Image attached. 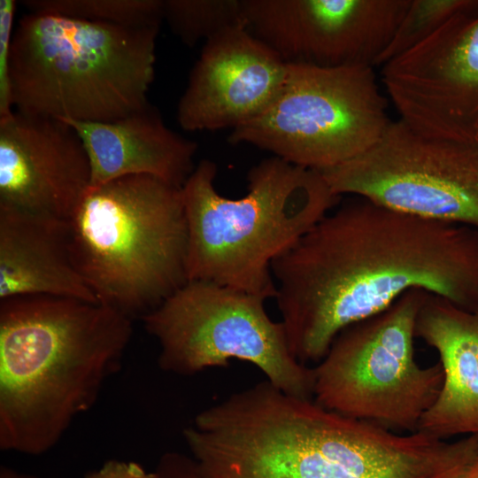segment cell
<instances>
[{
    "mask_svg": "<svg viewBox=\"0 0 478 478\" xmlns=\"http://www.w3.org/2000/svg\"><path fill=\"white\" fill-rule=\"evenodd\" d=\"M381 81L414 130L478 148V0L382 65Z\"/></svg>",
    "mask_w": 478,
    "mask_h": 478,
    "instance_id": "11",
    "label": "cell"
},
{
    "mask_svg": "<svg viewBox=\"0 0 478 478\" xmlns=\"http://www.w3.org/2000/svg\"><path fill=\"white\" fill-rule=\"evenodd\" d=\"M247 29L288 64L375 66L411 0H243Z\"/></svg>",
    "mask_w": 478,
    "mask_h": 478,
    "instance_id": "12",
    "label": "cell"
},
{
    "mask_svg": "<svg viewBox=\"0 0 478 478\" xmlns=\"http://www.w3.org/2000/svg\"><path fill=\"white\" fill-rule=\"evenodd\" d=\"M265 301L213 282L188 281L142 318L159 346L158 367L190 376L238 359L281 391L313 398V369L292 355L282 322L269 317Z\"/></svg>",
    "mask_w": 478,
    "mask_h": 478,
    "instance_id": "8",
    "label": "cell"
},
{
    "mask_svg": "<svg viewBox=\"0 0 478 478\" xmlns=\"http://www.w3.org/2000/svg\"><path fill=\"white\" fill-rule=\"evenodd\" d=\"M159 27L29 12L19 19L11 44L14 111L110 122L141 110L150 104Z\"/></svg>",
    "mask_w": 478,
    "mask_h": 478,
    "instance_id": "5",
    "label": "cell"
},
{
    "mask_svg": "<svg viewBox=\"0 0 478 478\" xmlns=\"http://www.w3.org/2000/svg\"><path fill=\"white\" fill-rule=\"evenodd\" d=\"M154 471L157 478H201L192 457L178 451L161 455Z\"/></svg>",
    "mask_w": 478,
    "mask_h": 478,
    "instance_id": "23",
    "label": "cell"
},
{
    "mask_svg": "<svg viewBox=\"0 0 478 478\" xmlns=\"http://www.w3.org/2000/svg\"><path fill=\"white\" fill-rule=\"evenodd\" d=\"M133 320L101 302L0 300V449L43 454L121 368Z\"/></svg>",
    "mask_w": 478,
    "mask_h": 478,
    "instance_id": "3",
    "label": "cell"
},
{
    "mask_svg": "<svg viewBox=\"0 0 478 478\" xmlns=\"http://www.w3.org/2000/svg\"><path fill=\"white\" fill-rule=\"evenodd\" d=\"M61 120L83 142L90 188L129 175H150L182 187L196 166L197 143L167 127L150 104L110 122Z\"/></svg>",
    "mask_w": 478,
    "mask_h": 478,
    "instance_id": "16",
    "label": "cell"
},
{
    "mask_svg": "<svg viewBox=\"0 0 478 478\" xmlns=\"http://www.w3.org/2000/svg\"><path fill=\"white\" fill-rule=\"evenodd\" d=\"M182 436L201 478H425L445 442L342 415L267 380L202 410Z\"/></svg>",
    "mask_w": 478,
    "mask_h": 478,
    "instance_id": "2",
    "label": "cell"
},
{
    "mask_svg": "<svg viewBox=\"0 0 478 478\" xmlns=\"http://www.w3.org/2000/svg\"><path fill=\"white\" fill-rule=\"evenodd\" d=\"M163 14L172 32L188 46L245 25L243 0H164Z\"/></svg>",
    "mask_w": 478,
    "mask_h": 478,
    "instance_id": "19",
    "label": "cell"
},
{
    "mask_svg": "<svg viewBox=\"0 0 478 478\" xmlns=\"http://www.w3.org/2000/svg\"><path fill=\"white\" fill-rule=\"evenodd\" d=\"M85 478H157V474L134 461L110 459L88 473Z\"/></svg>",
    "mask_w": 478,
    "mask_h": 478,
    "instance_id": "24",
    "label": "cell"
},
{
    "mask_svg": "<svg viewBox=\"0 0 478 478\" xmlns=\"http://www.w3.org/2000/svg\"><path fill=\"white\" fill-rule=\"evenodd\" d=\"M90 182L87 150L69 124L16 111L0 120V204L68 220Z\"/></svg>",
    "mask_w": 478,
    "mask_h": 478,
    "instance_id": "14",
    "label": "cell"
},
{
    "mask_svg": "<svg viewBox=\"0 0 478 478\" xmlns=\"http://www.w3.org/2000/svg\"><path fill=\"white\" fill-rule=\"evenodd\" d=\"M476 0H411L389 46L376 66L414 48L457 14L467 10Z\"/></svg>",
    "mask_w": 478,
    "mask_h": 478,
    "instance_id": "20",
    "label": "cell"
},
{
    "mask_svg": "<svg viewBox=\"0 0 478 478\" xmlns=\"http://www.w3.org/2000/svg\"><path fill=\"white\" fill-rule=\"evenodd\" d=\"M217 166L202 159L181 187L187 221V275L275 298L274 261L329 213L340 197L317 170L277 157L248 173L239 198L219 193Z\"/></svg>",
    "mask_w": 478,
    "mask_h": 478,
    "instance_id": "4",
    "label": "cell"
},
{
    "mask_svg": "<svg viewBox=\"0 0 478 478\" xmlns=\"http://www.w3.org/2000/svg\"><path fill=\"white\" fill-rule=\"evenodd\" d=\"M73 260L96 297L143 318L188 282L181 187L129 175L90 188L68 219Z\"/></svg>",
    "mask_w": 478,
    "mask_h": 478,
    "instance_id": "6",
    "label": "cell"
},
{
    "mask_svg": "<svg viewBox=\"0 0 478 478\" xmlns=\"http://www.w3.org/2000/svg\"><path fill=\"white\" fill-rule=\"evenodd\" d=\"M0 478H39L35 475L17 471L7 466H1Z\"/></svg>",
    "mask_w": 478,
    "mask_h": 478,
    "instance_id": "25",
    "label": "cell"
},
{
    "mask_svg": "<svg viewBox=\"0 0 478 478\" xmlns=\"http://www.w3.org/2000/svg\"><path fill=\"white\" fill-rule=\"evenodd\" d=\"M19 296L98 302L73 260L68 220L0 204V300Z\"/></svg>",
    "mask_w": 478,
    "mask_h": 478,
    "instance_id": "17",
    "label": "cell"
},
{
    "mask_svg": "<svg viewBox=\"0 0 478 478\" xmlns=\"http://www.w3.org/2000/svg\"><path fill=\"white\" fill-rule=\"evenodd\" d=\"M319 172L337 197L478 228V148L426 136L400 119L361 154Z\"/></svg>",
    "mask_w": 478,
    "mask_h": 478,
    "instance_id": "10",
    "label": "cell"
},
{
    "mask_svg": "<svg viewBox=\"0 0 478 478\" xmlns=\"http://www.w3.org/2000/svg\"><path fill=\"white\" fill-rule=\"evenodd\" d=\"M425 478H478V435L446 440Z\"/></svg>",
    "mask_w": 478,
    "mask_h": 478,
    "instance_id": "21",
    "label": "cell"
},
{
    "mask_svg": "<svg viewBox=\"0 0 478 478\" xmlns=\"http://www.w3.org/2000/svg\"><path fill=\"white\" fill-rule=\"evenodd\" d=\"M30 12H49L129 27H160L164 0H22Z\"/></svg>",
    "mask_w": 478,
    "mask_h": 478,
    "instance_id": "18",
    "label": "cell"
},
{
    "mask_svg": "<svg viewBox=\"0 0 478 478\" xmlns=\"http://www.w3.org/2000/svg\"><path fill=\"white\" fill-rule=\"evenodd\" d=\"M16 6L15 0H0V120L6 119L14 112L10 59Z\"/></svg>",
    "mask_w": 478,
    "mask_h": 478,
    "instance_id": "22",
    "label": "cell"
},
{
    "mask_svg": "<svg viewBox=\"0 0 478 478\" xmlns=\"http://www.w3.org/2000/svg\"><path fill=\"white\" fill-rule=\"evenodd\" d=\"M416 337L436 350L443 372L439 396L418 430L442 440L478 435V305L467 310L428 294Z\"/></svg>",
    "mask_w": 478,
    "mask_h": 478,
    "instance_id": "15",
    "label": "cell"
},
{
    "mask_svg": "<svg viewBox=\"0 0 478 478\" xmlns=\"http://www.w3.org/2000/svg\"><path fill=\"white\" fill-rule=\"evenodd\" d=\"M428 294L411 289L343 329L312 367L314 401L393 431H418L443 381L439 363L424 367L414 355L417 318Z\"/></svg>",
    "mask_w": 478,
    "mask_h": 478,
    "instance_id": "7",
    "label": "cell"
},
{
    "mask_svg": "<svg viewBox=\"0 0 478 478\" xmlns=\"http://www.w3.org/2000/svg\"><path fill=\"white\" fill-rule=\"evenodd\" d=\"M287 71L245 25L228 27L204 42L178 103V123L187 131L233 130L274 103Z\"/></svg>",
    "mask_w": 478,
    "mask_h": 478,
    "instance_id": "13",
    "label": "cell"
},
{
    "mask_svg": "<svg viewBox=\"0 0 478 478\" xmlns=\"http://www.w3.org/2000/svg\"><path fill=\"white\" fill-rule=\"evenodd\" d=\"M328 213L272 265L290 352L319 362L346 328L422 289L478 305V228L357 197Z\"/></svg>",
    "mask_w": 478,
    "mask_h": 478,
    "instance_id": "1",
    "label": "cell"
},
{
    "mask_svg": "<svg viewBox=\"0 0 478 478\" xmlns=\"http://www.w3.org/2000/svg\"><path fill=\"white\" fill-rule=\"evenodd\" d=\"M377 81L367 66L288 64L274 103L228 140L309 169L335 166L371 147L391 120Z\"/></svg>",
    "mask_w": 478,
    "mask_h": 478,
    "instance_id": "9",
    "label": "cell"
}]
</instances>
